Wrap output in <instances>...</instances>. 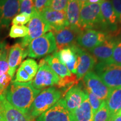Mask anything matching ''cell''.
Wrapping results in <instances>:
<instances>
[{
  "label": "cell",
  "mask_w": 121,
  "mask_h": 121,
  "mask_svg": "<svg viewBox=\"0 0 121 121\" xmlns=\"http://www.w3.org/2000/svg\"><path fill=\"white\" fill-rule=\"evenodd\" d=\"M69 25L72 28L82 31L80 25V5L77 0H69L66 9Z\"/></svg>",
  "instance_id": "21"
},
{
  "label": "cell",
  "mask_w": 121,
  "mask_h": 121,
  "mask_svg": "<svg viewBox=\"0 0 121 121\" xmlns=\"http://www.w3.org/2000/svg\"><path fill=\"white\" fill-rule=\"evenodd\" d=\"M87 97V93L85 89L82 90L80 87L75 86L68 90L63 99L66 108L69 112L72 113L79 107Z\"/></svg>",
  "instance_id": "20"
},
{
  "label": "cell",
  "mask_w": 121,
  "mask_h": 121,
  "mask_svg": "<svg viewBox=\"0 0 121 121\" xmlns=\"http://www.w3.org/2000/svg\"><path fill=\"white\" fill-rule=\"evenodd\" d=\"M112 119L106 101L103 102L99 109L94 115L93 121H110Z\"/></svg>",
  "instance_id": "25"
},
{
  "label": "cell",
  "mask_w": 121,
  "mask_h": 121,
  "mask_svg": "<svg viewBox=\"0 0 121 121\" xmlns=\"http://www.w3.org/2000/svg\"><path fill=\"white\" fill-rule=\"evenodd\" d=\"M73 121H93L94 115L88 97L71 113Z\"/></svg>",
  "instance_id": "23"
},
{
  "label": "cell",
  "mask_w": 121,
  "mask_h": 121,
  "mask_svg": "<svg viewBox=\"0 0 121 121\" xmlns=\"http://www.w3.org/2000/svg\"><path fill=\"white\" fill-rule=\"evenodd\" d=\"M9 51V48L6 45L3 51L2 54L0 56V77L8 72Z\"/></svg>",
  "instance_id": "29"
},
{
  "label": "cell",
  "mask_w": 121,
  "mask_h": 121,
  "mask_svg": "<svg viewBox=\"0 0 121 121\" xmlns=\"http://www.w3.org/2000/svg\"><path fill=\"white\" fill-rule=\"evenodd\" d=\"M61 97V92L55 87L45 89L39 93L35 98L30 108L29 117L36 119L58 102Z\"/></svg>",
  "instance_id": "2"
},
{
  "label": "cell",
  "mask_w": 121,
  "mask_h": 121,
  "mask_svg": "<svg viewBox=\"0 0 121 121\" xmlns=\"http://www.w3.org/2000/svg\"><path fill=\"white\" fill-rule=\"evenodd\" d=\"M0 112L4 121H33L7 102L2 94L0 95Z\"/></svg>",
  "instance_id": "17"
},
{
  "label": "cell",
  "mask_w": 121,
  "mask_h": 121,
  "mask_svg": "<svg viewBox=\"0 0 121 121\" xmlns=\"http://www.w3.org/2000/svg\"><path fill=\"white\" fill-rule=\"evenodd\" d=\"M48 0H34L35 9L40 13L46 7Z\"/></svg>",
  "instance_id": "35"
},
{
  "label": "cell",
  "mask_w": 121,
  "mask_h": 121,
  "mask_svg": "<svg viewBox=\"0 0 121 121\" xmlns=\"http://www.w3.org/2000/svg\"><path fill=\"white\" fill-rule=\"evenodd\" d=\"M31 19V15L26 13H20L16 15L12 20V25H24L28 23Z\"/></svg>",
  "instance_id": "32"
},
{
  "label": "cell",
  "mask_w": 121,
  "mask_h": 121,
  "mask_svg": "<svg viewBox=\"0 0 121 121\" xmlns=\"http://www.w3.org/2000/svg\"><path fill=\"white\" fill-rule=\"evenodd\" d=\"M6 46V43L4 42H0V56L2 54Z\"/></svg>",
  "instance_id": "36"
},
{
  "label": "cell",
  "mask_w": 121,
  "mask_h": 121,
  "mask_svg": "<svg viewBox=\"0 0 121 121\" xmlns=\"http://www.w3.org/2000/svg\"><path fill=\"white\" fill-rule=\"evenodd\" d=\"M40 90L35 89L31 81L20 82L12 81L2 94L13 107L29 116L30 108Z\"/></svg>",
  "instance_id": "1"
},
{
  "label": "cell",
  "mask_w": 121,
  "mask_h": 121,
  "mask_svg": "<svg viewBox=\"0 0 121 121\" xmlns=\"http://www.w3.org/2000/svg\"><path fill=\"white\" fill-rule=\"evenodd\" d=\"M39 66L34 60L28 58L21 63L17 70L14 81L28 82L31 81L37 73Z\"/></svg>",
  "instance_id": "19"
},
{
  "label": "cell",
  "mask_w": 121,
  "mask_h": 121,
  "mask_svg": "<svg viewBox=\"0 0 121 121\" xmlns=\"http://www.w3.org/2000/svg\"><path fill=\"white\" fill-rule=\"evenodd\" d=\"M28 54V49L22 47L20 43L15 44L10 48L8 54L9 71L7 73L13 78L17 67Z\"/></svg>",
  "instance_id": "18"
},
{
  "label": "cell",
  "mask_w": 121,
  "mask_h": 121,
  "mask_svg": "<svg viewBox=\"0 0 121 121\" xmlns=\"http://www.w3.org/2000/svg\"><path fill=\"white\" fill-rule=\"evenodd\" d=\"M110 35L107 33L95 29H84L78 34L76 43L80 47L87 51L101 44Z\"/></svg>",
  "instance_id": "7"
},
{
  "label": "cell",
  "mask_w": 121,
  "mask_h": 121,
  "mask_svg": "<svg viewBox=\"0 0 121 121\" xmlns=\"http://www.w3.org/2000/svg\"><path fill=\"white\" fill-rule=\"evenodd\" d=\"M100 12L103 22L104 32L115 33L118 30L117 15L110 0H104L100 3Z\"/></svg>",
  "instance_id": "11"
},
{
  "label": "cell",
  "mask_w": 121,
  "mask_h": 121,
  "mask_svg": "<svg viewBox=\"0 0 121 121\" xmlns=\"http://www.w3.org/2000/svg\"><path fill=\"white\" fill-rule=\"evenodd\" d=\"M56 52V43L52 31L46 33L33 40L28 47V56L33 58H40Z\"/></svg>",
  "instance_id": "4"
},
{
  "label": "cell",
  "mask_w": 121,
  "mask_h": 121,
  "mask_svg": "<svg viewBox=\"0 0 121 121\" xmlns=\"http://www.w3.org/2000/svg\"><path fill=\"white\" fill-rule=\"evenodd\" d=\"M78 2H79L80 5L81 6V4H85V3L87 2L88 1V0H77Z\"/></svg>",
  "instance_id": "38"
},
{
  "label": "cell",
  "mask_w": 121,
  "mask_h": 121,
  "mask_svg": "<svg viewBox=\"0 0 121 121\" xmlns=\"http://www.w3.org/2000/svg\"><path fill=\"white\" fill-rule=\"evenodd\" d=\"M117 39L109 37L98 46L88 52L99 62L113 63L112 55Z\"/></svg>",
  "instance_id": "14"
},
{
  "label": "cell",
  "mask_w": 121,
  "mask_h": 121,
  "mask_svg": "<svg viewBox=\"0 0 121 121\" xmlns=\"http://www.w3.org/2000/svg\"><path fill=\"white\" fill-rule=\"evenodd\" d=\"M13 78L8 73H6L0 77V95L4 93L10 83L13 81Z\"/></svg>",
  "instance_id": "33"
},
{
  "label": "cell",
  "mask_w": 121,
  "mask_h": 121,
  "mask_svg": "<svg viewBox=\"0 0 121 121\" xmlns=\"http://www.w3.org/2000/svg\"><path fill=\"white\" fill-rule=\"evenodd\" d=\"M29 30L27 26L24 25H13L10 30L9 35L12 38H24L28 34Z\"/></svg>",
  "instance_id": "26"
},
{
  "label": "cell",
  "mask_w": 121,
  "mask_h": 121,
  "mask_svg": "<svg viewBox=\"0 0 121 121\" xmlns=\"http://www.w3.org/2000/svg\"><path fill=\"white\" fill-rule=\"evenodd\" d=\"M36 121H73L71 113L66 108L63 99L36 118Z\"/></svg>",
  "instance_id": "10"
},
{
  "label": "cell",
  "mask_w": 121,
  "mask_h": 121,
  "mask_svg": "<svg viewBox=\"0 0 121 121\" xmlns=\"http://www.w3.org/2000/svg\"><path fill=\"white\" fill-rule=\"evenodd\" d=\"M117 15L118 23L121 25V0H110Z\"/></svg>",
  "instance_id": "34"
},
{
  "label": "cell",
  "mask_w": 121,
  "mask_h": 121,
  "mask_svg": "<svg viewBox=\"0 0 121 121\" xmlns=\"http://www.w3.org/2000/svg\"><path fill=\"white\" fill-rule=\"evenodd\" d=\"M28 34L23 38L20 43L24 48L28 47L29 43L34 39L41 37L52 30L49 24L36 10L31 15V19L28 22Z\"/></svg>",
  "instance_id": "6"
},
{
  "label": "cell",
  "mask_w": 121,
  "mask_h": 121,
  "mask_svg": "<svg viewBox=\"0 0 121 121\" xmlns=\"http://www.w3.org/2000/svg\"><path fill=\"white\" fill-rule=\"evenodd\" d=\"M112 62L121 66V38L116 40L113 52Z\"/></svg>",
  "instance_id": "31"
},
{
  "label": "cell",
  "mask_w": 121,
  "mask_h": 121,
  "mask_svg": "<svg viewBox=\"0 0 121 121\" xmlns=\"http://www.w3.org/2000/svg\"><path fill=\"white\" fill-rule=\"evenodd\" d=\"M84 82L85 88L103 101L106 100L112 89L106 86L94 72H89L84 76Z\"/></svg>",
  "instance_id": "9"
},
{
  "label": "cell",
  "mask_w": 121,
  "mask_h": 121,
  "mask_svg": "<svg viewBox=\"0 0 121 121\" xmlns=\"http://www.w3.org/2000/svg\"><path fill=\"white\" fill-rule=\"evenodd\" d=\"M118 114H121V109H120V110L119 111V112L118 113Z\"/></svg>",
  "instance_id": "40"
},
{
  "label": "cell",
  "mask_w": 121,
  "mask_h": 121,
  "mask_svg": "<svg viewBox=\"0 0 121 121\" xmlns=\"http://www.w3.org/2000/svg\"><path fill=\"white\" fill-rule=\"evenodd\" d=\"M69 0H48L46 7L56 11H66Z\"/></svg>",
  "instance_id": "27"
},
{
  "label": "cell",
  "mask_w": 121,
  "mask_h": 121,
  "mask_svg": "<svg viewBox=\"0 0 121 121\" xmlns=\"http://www.w3.org/2000/svg\"><path fill=\"white\" fill-rule=\"evenodd\" d=\"M45 63H47L49 67L60 78H63L67 76H71L72 73L66 67V66L62 64L59 60L57 56V52H55L51 55H48L44 58Z\"/></svg>",
  "instance_id": "22"
},
{
  "label": "cell",
  "mask_w": 121,
  "mask_h": 121,
  "mask_svg": "<svg viewBox=\"0 0 121 121\" xmlns=\"http://www.w3.org/2000/svg\"><path fill=\"white\" fill-rule=\"evenodd\" d=\"M38 66L37 73L31 81V84L35 89L40 90L58 84L60 78L47 63L39 65Z\"/></svg>",
  "instance_id": "8"
},
{
  "label": "cell",
  "mask_w": 121,
  "mask_h": 121,
  "mask_svg": "<svg viewBox=\"0 0 121 121\" xmlns=\"http://www.w3.org/2000/svg\"><path fill=\"white\" fill-rule=\"evenodd\" d=\"M105 101L112 119L121 109V87L112 89Z\"/></svg>",
  "instance_id": "24"
},
{
  "label": "cell",
  "mask_w": 121,
  "mask_h": 121,
  "mask_svg": "<svg viewBox=\"0 0 121 121\" xmlns=\"http://www.w3.org/2000/svg\"><path fill=\"white\" fill-rule=\"evenodd\" d=\"M20 13H26L31 15L35 10L34 0H19Z\"/></svg>",
  "instance_id": "30"
},
{
  "label": "cell",
  "mask_w": 121,
  "mask_h": 121,
  "mask_svg": "<svg viewBox=\"0 0 121 121\" xmlns=\"http://www.w3.org/2000/svg\"><path fill=\"white\" fill-rule=\"evenodd\" d=\"M110 121H121V114H117L112 118Z\"/></svg>",
  "instance_id": "37"
},
{
  "label": "cell",
  "mask_w": 121,
  "mask_h": 121,
  "mask_svg": "<svg viewBox=\"0 0 121 121\" xmlns=\"http://www.w3.org/2000/svg\"><path fill=\"white\" fill-rule=\"evenodd\" d=\"M80 25L82 30L99 29L104 31V25L100 12V3L86 2L80 6Z\"/></svg>",
  "instance_id": "3"
},
{
  "label": "cell",
  "mask_w": 121,
  "mask_h": 121,
  "mask_svg": "<svg viewBox=\"0 0 121 121\" xmlns=\"http://www.w3.org/2000/svg\"><path fill=\"white\" fill-rule=\"evenodd\" d=\"M40 13L53 31H58L69 26L66 11H56L45 8Z\"/></svg>",
  "instance_id": "15"
},
{
  "label": "cell",
  "mask_w": 121,
  "mask_h": 121,
  "mask_svg": "<svg viewBox=\"0 0 121 121\" xmlns=\"http://www.w3.org/2000/svg\"><path fill=\"white\" fill-rule=\"evenodd\" d=\"M0 121H4V118H3L2 114H1V112H0Z\"/></svg>",
  "instance_id": "39"
},
{
  "label": "cell",
  "mask_w": 121,
  "mask_h": 121,
  "mask_svg": "<svg viewBox=\"0 0 121 121\" xmlns=\"http://www.w3.org/2000/svg\"><path fill=\"white\" fill-rule=\"evenodd\" d=\"M80 32L69 26L53 31L56 43V52L76 43L77 38Z\"/></svg>",
  "instance_id": "13"
},
{
  "label": "cell",
  "mask_w": 121,
  "mask_h": 121,
  "mask_svg": "<svg viewBox=\"0 0 121 121\" xmlns=\"http://www.w3.org/2000/svg\"><path fill=\"white\" fill-rule=\"evenodd\" d=\"M85 90L86 93H87L89 103H90V104L92 108V110H93V115H94L95 113L99 109V108L100 107V105H102L103 101L100 99L96 95L94 94L93 93H92L90 91L87 90L86 88L85 89Z\"/></svg>",
  "instance_id": "28"
},
{
  "label": "cell",
  "mask_w": 121,
  "mask_h": 121,
  "mask_svg": "<svg viewBox=\"0 0 121 121\" xmlns=\"http://www.w3.org/2000/svg\"><path fill=\"white\" fill-rule=\"evenodd\" d=\"M94 67L95 73L106 86L112 89L121 87V66L114 63L99 62Z\"/></svg>",
  "instance_id": "5"
},
{
  "label": "cell",
  "mask_w": 121,
  "mask_h": 121,
  "mask_svg": "<svg viewBox=\"0 0 121 121\" xmlns=\"http://www.w3.org/2000/svg\"><path fill=\"white\" fill-rule=\"evenodd\" d=\"M76 51L78 57V66L76 76L77 80H80L93 69L96 63V59L89 52L78 45Z\"/></svg>",
  "instance_id": "16"
},
{
  "label": "cell",
  "mask_w": 121,
  "mask_h": 121,
  "mask_svg": "<svg viewBox=\"0 0 121 121\" xmlns=\"http://www.w3.org/2000/svg\"><path fill=\"white\" fill-rule=\"evenodd\" d=\"M19 0H0V29L7 28L20 11Z\"/></svg>",
  "instance_id": "12"
}]
</instances>
